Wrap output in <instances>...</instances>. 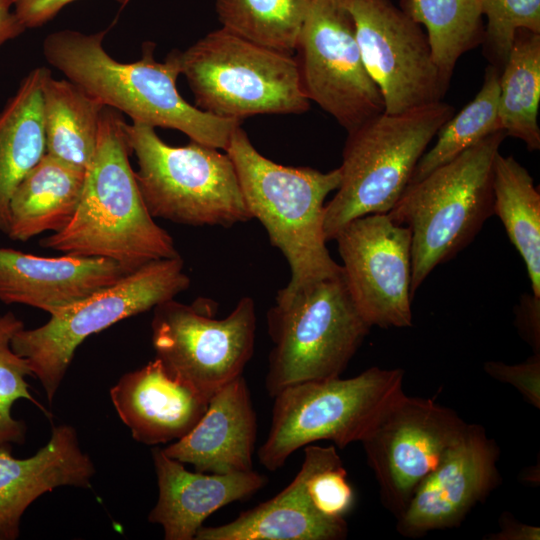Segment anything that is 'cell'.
I'll list each match as a JSON object with an SVG mask.
<instances>
[{
  "mask_svg": "<svg viewBox=\"0 0 540 540\" xmlns=\"http://www.w3.org/2000/svg\"><path fill=\"white\" fill-rule=\"evenodd\" d=\"M107 30L82 33L64 29L43 41L46 61L106 107L151 127L175 129L195 141L226 150L243 121L217 117L189 104L178 92V50L156 61L155 45L146 43L135 62L122 63L104 49Z\"/></svg>",
  "mask_w": 540,
  "mask_h": 540,
  "instance_id": "6da1fadb",
  "label": "cell"
},
{
  "mask_svg": "<svg viewBox=\"0 0 540 540\" xmlns=\"http://www.w3.org/2000/svg\"><path fill=\"white\" fill-rule=\"evenodd\" d=\"M125 127L121 112L103 108L77 209L65 228L40 241L41 247L110 259L129 272L179 256L172 236L146 208L130 165Z\"/></svg>",
  "mask_w": 540,
  "mask_h": 540,
  "instance_id": "7a4b0ae2",
  "label": "cell"
},
{
  "mask_svg": "<svg viewBox=\"0 0 540 540\" xmlns=\"http://www.w3.org/2000/svg\"><path fill=\"white\" fill-rule=\"evenodd\" d=\"M232 160L246 206L286 258L291 278L276 302H284L325 278L342 273L326 247L325 199L340 184L339 168L321 172L284 166L260 154L238 126L225 150Z\"/></svg>",
  "mask_w": 540,
  "mask_h": 540,
  "instance_id": "3957f363",
  "label": "cell"
},
{
  "mask_svg": "<svg viewBox=\"0 0 540 540\" xmlns=\"http://www.w3.org/2000/svg\"><path fill=\"white\" fill-rule=\"evenodd\" d=\"M494 132L407 186L387 213L411 231L410 293L468 246L493 215V165L506 138Z\"/></svg>",
  "mask_w": 540,
  "mask_h": 540,
  "instance_id": "277c9868",
  "label": "cell"
},
{
  "mask_svg": "<svg viewBox=\"0 0 540 540\" xmlns=\"http://www.w3.org/2000/svg\"><path fill=\"white\" fill-rule=\"evenodd\" d=\"M444 102L382 112L348 131L339 167L340 184L325 205L327 241L352 220L388 213L397 203L432 139L454 115Z\"/></svg>",
  "mask_w": 540,
  "mask_h": 540,
  "instance_id": "5b68a950",
  "label": "cell"
},
{
  "mask_svg": "<svg viewBox=\"0 0 540 540\" xmlns=\"http://www.w3.org/2000/svg\"><path fill=\"white\" fill-rule=\"evenodd\" d=\"M402 369L371 367L361 374L307 381L274 396L268 436L258 450L269 471L281 468L300 448L320 440L338 448L362 442L403 394Z\"/></svg>",
  "mask_w": 540,
  "mask_h": 540,
  "instance_id": "8992f818",
  "label": "cell"
},
{
  "mask_svg": "<svg viewBox=\"0 0 540 540\" xmlns=\"http://www.w3.org/2000/svg\"><path fill=\"white\" fill-rule=\"evenodd\" d=\"M180 72L196 107L217 117L301 114L310 107L295 57L226 28L212 31L184 51Z\"/></svg>",
  "mask_w": 540,
  "mask_h": 540,
  "instance_id": "52a82bcc",
  "label": "cell"
},
{
  "mask_svg": "<svg viewBox=\"0 0 540 540\" xmlns=\"http://www.w3.org/2000/svg\"><path fill=\"white\" fill-rule=\"evenodd\" d=\"M125 128L137 159L136 181L153 218L223 227L252 219L226 152L191 140L185 146H171L154 127L144 124Z\"/></svg>",
  "mask_w": 540,
  "mask_h": 540,
  "instance_id": "ba28073f",
  "label": "cell"
},
{
  "mask_svg": "<svg viewBox=\"0 0 540 540\" xmlns=\"http://www.w3.org/2000/svg\"><path fill=\"white\" fill-rule=\"evenodd\" d=\"M267 323L273 347L266 388L272 397L293 384L339 377L371 328L350 295L343 271L276 302Z\"/></svg>",
  "mask_w": 540,
  "mask_h": 540,
  "instance_id": "9c48e42d",
  "label": "cell"
},
{
  "mask_svg": "<svg viewBox=\"0 0 540 540\" xmlns=\"http://www.w3.org/2000/svg\"><path fill=\"white\" fill-rule=\"evenodd\" d=\"M189 285L180 255L152 261L51 314L44 325L22 328L11 347L27 361L52 403L77 347L87 337L173 299Z\"/></svg>",
  "mask_w": 540,
  "mask_h": 540,
  "instance_id": "30bf717a",
  "label": "cell"
},
{
  "mask_svg": "<svg viewBox=\"0 0 540 540\" xmlns=\"http://www.w3.org/2000/svg\"><path fill=\"white\" fill-rule=\"evenodd\" d=\"M215 303L173 299L153 308L152 345L172 376L212 394L243 375L255 346V302L242 297L225 318H215Z\"/></svg>",
  "mask_w": 540,
  "mask_h": 540,
  "instance_id": "8fae6325",
  "label": "cell"
},
{
  "mask_svg": "<svg viewBox=\"0 0 540 540\" xmlns=\"http://www.w3.org/2000/svg\"><path fill=\"white\" fill-rule=\"evenodd\" d=\"M302 91L347 132L384 112L347 0H312L295 46Z\"/></svg>",
  "mask_w": 540,
  "mask_h": 540,
  "instance_id": "7c38bea8",
  "label": "cell"
},
{
  "mask_svg": "<svg viewBox=\"0 0 540 540\" xmlns=\"http://www.w3.org/2000/svg\"><path fill=\"white\" fill-rule=\"evenodd\" d=\"M467 424L455 411L432 399L404 393L362 441L383 505L397 518Z\"/></svg>",
  "mask_w": 540,
  "mask_h": 540,
  "instance_id": "4fadbf2b",
  "label": "cell"
},
{
  "mask_svg": "<svg viewBox=\"0 0 540 540\" xmlns=\"http://www.w3.org/2000/svg\"><path fill=\"white\" fill-rule=\"evenodd\" d=\"M363 62L397 114L442 101L449 83L436 66L427 34L391 0H347Z\"/></svg>",
  "mask_w": 540,
  "mask_h": 540,
  "instance_id": "5bb4252c",
  "label": "cell"
},
{
  "mask_svg": "<svg viewBox=\"0 0 540 540\" xmlns=\"http://www.w3.org/2000/svg\"><path fill=\"white\" fill-rule=\"evenodd\" d=\"M350 295L367 324L412 325L411 231L387 213L346 224L335 236Z\"/></svg>",
  "mask_w": 540,
  "mask_h": 540,
  "instance_id": "9a60e30c",
  "label": "cell"
},
{
  "mask_svg": "<svg viewBox=\"0 0 540 540\" xmlns=\"http://www.w3.org/2000/svg\"><path fill=\"white\" fill-rule=\"evenodd\" d=\"M498 458V446L484 428L467 424L461 437L414 490L397 518V531L419 537L458 526L499 485Z\"/></svg>",
  "mask_w": 540,
  "mask_h": 540,
  "instance_id": "2e32d148",
  "label": "cell"
},
{
  "mask_svg": "<svg viewBox=\"0 0 540 540\" xmlns=\"http://www.w3.org/2000/svg\"><path fill=\"white\" fill-rule=\"evenodd\" d=\"M128 273L106 258L66 254L41 257L0 247V301L31 306L51 315Z\"/></svg>",
  "mask_w": 540,
  "mask_h": 540,
  "instance_id": "e0dca14e",
  "label": "cell"
},
{
  "mask_svg": "<svg viewBox=\"0 0 540 540\" xmlns=\"http://www.w3.org/2000/svg\"><path fill=\"white\" fill-rule=\"evenodd\" d=\"M111 401L134 440L175 442L196 425L211 396L172 376L157 358L124 374L110 389Z\"/></svg>",
  "mask_w": 540,
  "mask_h": 540,
  "instance_id": "ac0fdd59",
  "label": "cell"
},
{
  "mask_svg": "<svg viewBox=\"0 0 540 540\" xmlns=\"http://www.w3.org/2000/svg\"><path fill=\"white\" fill-rule=\"evenodd\" d=\"M158 500L148 520L162 526L166 540H193L220 508L259 491L267 478L252 470L227 474L191 472L183 463L152 450Z\"/></svg>",
  "mask_w": 540,
  "mask_h": 540,
  "instance_id": "d6986e66",
  "label": "cell"
},
{
  "mask_svg": "<svg viewBox=\"0 0 540 540\" xmlns=\"http://www.w3.org/2000/svg\"><path fill=\"white\" fill-rule=\"evenodd\" d=\"M95 467L80 447L76 430L54 426L50 439L33 456L17 459L11 445L0 447V540L20 534L22 515L30 504L60 486L89 488Z\"/></svg>",
  "mask_w": 540,
  "mask_h": 540,
  "instance_id": "ffe728a7",
  "label": "cell"
},
{
  "mask_svg": "<svg viewBox=\"0 0 540 540\" xmlns=\"http://www.w3.org/2000/svg\"><path fill=\"white\" fill-rule=\"evenodd\" d=\"M256 436V413L241 375L217 389L192 430L163 451L198 472H244L252 470Z\"/></svg>",
  "mask_w": 540,
  "mask_h": 540,
  "instance_id": "44dd1931",
  "label": "cell"
},
{
  "mask_svg": "<svg viewBox=\"0 0 540 540\" xmlns=\"http://www.w3.org/2000/svg\"><path fill=\"white\" fill-rule=\"evenodd\" d=\"M308 465L280 493L242 512L233 521L201 527L195 540H342L348 533L344 518L320 513L306 487Z\"/></svg>",
  "mask_w": 540,
  "mask_h": 540,
  "instance_id": "7402d4cb",
  "label": "cell"
},
{
  "mask_svg": "<svg viewBox=\"0 0 540 540\" xmlns=\"http://www.w3.org/2000/svg\"><path fill=\"white\" fill-rule=\"evenodd\" d=\"M85 171L45 153L11 197L9 238L24 242L43 232L56 233L65 228L79 204Z\"/></svg>",
  "mask_w": 540,
  "mask_h": 540,
  "instance_id": "603a6c76",
  "label": "cell"
},
{
  "mask_svg": "<svg viewBox=\"0 0 540 540\" xmlns=\"http://www.w3.org/2000/svg\"><path fill=\"white\" fill-rule=\"evenodd\" d=\"M47 72L32 69L0 111V231L5 234L11 197L45 154L42 86Z\"/></svg>",
  "mask_w": 540,
  "mask_h": 540,
  "instance_id": "cb8c5ba5",
  "label": "cell"
},
{
  "mask_svg": "<svg viewBox=\"0 0 540 540\" xmlns=\"http://www.w3.org/2000/svg\"><path fill=\"white\" fill-rule=\"evenodd\" d=\"M45 153L86 170L95 153L105 107L77 84L46 73L42 86Z\"/></svg>",
  "mask_w": 540,
  "mask_h": 540,
  "instance_id": "d4e9b609",
  "label": "cell"
},
{
  "mask_svg": "<svg viewBox=\"0 0 540 540\" xmlns=\"http://www.w3.org/2000/svg\"><path fill=\"white\" fill-rule=\"evenodd\" d=\"M493 214L521 255L540 297V194L528 170L512 155H496L493 165Z\"/></svg>",
  "mask_w": 540,
  "mask_h": 540,
  "instance_id": "484cf974",
  "label": "cell"
},
{
  "mask_svg": "<svg viewBox=\"0 0 540 540\" xmlns=\"http://www.w3.org/2000/svg\"><path fill=\"white\" fill-rule=\"evenodd\" d=\"M498 113L507 136L540 149V33L518 29L500 73Z\"/></svg>",
  "mask_w": 540,
  "mask_h": 540,
  "instance_id": "4316f807",
  "label": "cell"
},
{
  "mask_svg": "<svg viewBox=\"0 0 540 540\" xmlns=\"http://www.w3.org/2000/svg\"><path fill=\"white\" fill-rule=\"evenodd\" d=\"M401 9L426 28L434 62L448 82L459 58L483 43L477 0H401Z\"/></svg>",
  "mask_w": 540,
  "mask_h": 540,
  "instance_id": "83f0119b",
  "label": "cell"
},
{
  "mask_svg": "<svg viewBox=\"0 0 540 540\" xmlns=\"http://www.w3.org/2000/svg\"><path fill=\"white\" fill-rule=\"evenodd\" d=\"M500 73L501 70L494 65L486 67L481 89L441 127L436 135L437 141L420 158L409 184L422 179L488 135L502 130L498 113Z\"/></svg>",
  "mask_w": 540,
  "mask_h": 540,
  "instance_id": "f1b7e54d",
  "label": "cell"
},
{
  "mask_svg": "<svg viewBox=\"0 0 540 540\" xmlns=\"http://www.w3.org/2000/svg\"><path fill=\"white\" fill-rule=\"evenodd\" d=\"M312 0H216L226 28L260 45L292 54Z\"/></svg>",
  "mask_w": 540,
  "mask_h": 540,
  "instance_id": "f546056e",
  "label": "cell"
},
{
  "mask_svg": "<svg viewBox=\"0 0 540 540\" xmlns=\"http://www.w3.org/2000/svg\"><path fill=\"white\" fill-rule=\"evenodd\" d=\"M22 328L23 321L13 312L0 316V447L25 441V423L15 419L11 412L17 400H29L49 414L29 391L25 379L33 376L29 364L11 347L13 336Z\"/></svg>",
  "mask_w": 540,
  "mask_h": 540,
  "instance_id": "4dcf8cb0",
  "label": "cell"
},
{
  "mask_svg": "<svg viewBox=\"0 0 540 540\" xmlns=\"http://www.w3.org/2000/svg\"><path fill=\"white\" fill-rule=\"evenodd\" d=\"M487 18L484 53L491 65L502 69L518 29L540 33V0H477Z\"/></svg>",
  "mask_w": 540,
  "mask_h": 540,
  "instance_id": "1f68e13d",
  "label": "cell"
},
{
  "mask_svg": "<svg viewBox=\"0 0 540 540\" xmlns=\"http://www.w3.org/2000/svg\"><path fill=\"white\" fill-rule=\"evenodd\" d=\"M484 370L490 377L515 387L526 401L540 408V353L514 365L487 361Z\"/></svg>",
  "mask_w": 540,
  "mask_h": 540,
  "instance_id": "d6a6232c",
  "label": "cell"
},
{
  "mask_svg": "<svg viewBox=\"0 0 540 540\" xmlns=\"http://www.w3.org/2000/svg\"><path fill=\"white\" fill-rule=\"evenodd\" d=\"M75 0H16L14 12L27 28H38L52 20L66 5ZM125 5L129 0H115Z\"/></svg>",
  "mask_w": 540,
  "mask_h": 540,
  "instance_id": "836d02e7",
  "label": "cell"
},
{
  "mask_svg": "<svg viewBox=\"0 0 540 540\" xmlns=\"http://www.w3.org/2000/svg\"><path fill=\"white\" fill-rule=\"evenodd\" d=\"M516 326L520 336L540 353V297L535 294H523L515 309Z\"/></svg>",
  "mask_w": 540,
  "mask_h": 540,
  "instance_id": "e575fe53",
  "label": "cell"
},
{
  "mask_svg": "<svg viewBox=\"0 0 540 540\" xmlns=\"http://www.w3.org/2000/svg\"><path fill=\"white\" fill-rule=\"evenodd\" d=\"M499 531L488 535L489 540H539L540 527L524 524L510 513H502L499 519Z\"/></svg>",
  "mask_w": 540,
  "mask_h": 540,
  "instance_id": "d590c367",
  "label": "cell"
},
{
  "mask_svg": "<svg viewBox=\"0 0 540 540\" xmlns=\"http://www.w3.org/2000/svg\"><path fill=\"white\" fill-rule=\"evenodd\" d=\"M15 2L16 0H0V48L26 30L15 12L11 10Z\"/></svg>",
  "mask_w": 540,
  "mask_h": 540,
  "instance_id": "8d00e7d4",
  "label": "cell"
}]
</instances>
